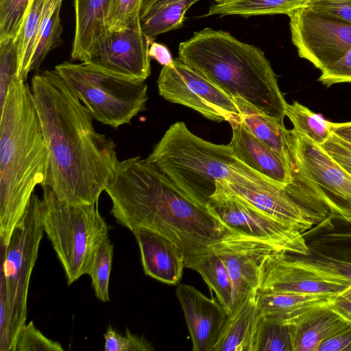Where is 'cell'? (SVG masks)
<instances>
[{"label":"cell","mask_w":351,"mask_h":351,"mask_svg":"<svg viewBox=\"0 0 351 351\" xmlns=\"http://www.w3.org/2000/svg\"><path fill=\"white\" fill-rule=\"evenodd\" d=\"M298 174L307 180L324 204L351 218V175L319 145L292 129Z\"/></svg>","instance_id":"4fadbf2b"},{"label":"cell","mask_w":351,"mask_h":351,"mask_svg":"<svg viewBox=\"0 0 351 351\" xmlns=\"http://www.w3.org/2000/svg\"><path fill=\"white\" fill-rule=\"evenodd\" d=\"M245 128L260 141L281 156L289 165L293 175L297 166L292 130L262 113L243 99L233 97Z\"/></svg>","instance_id":"603a6c76"},{"label":"cell","mask_w":351,"mask_h":351,"mask_svg":"<svg viewBox=\"0 0 351 351\" xmlns=\"http://www.w3.org/2000/svg\"><path fill=\"white\" fill-rule=\"evenodd\" d=\"M230 124L232 136L229 145L239 160L282 186L293 182V171L281 156L257 139L241 119Z\"/></svg>","instance_id":"ac0fdd59"},{"label":"cell","mask_w":351,"mask_h":351,"mask_svg":"<svg viewBox=\"0 0 351 351\" xmlns=\"http://www.w3.org/2000/svg\"><path fill=\"white\" fill-rule=\"evenodd\" d=\"M63 351L61 344L46 337L34 324H26L16 344L15 351Z\"/></svg>","instance_id":"8d00e7d4"},{"label":"cell","mask_w":351,"mask_h":351,"mask_svg":"<svg viewBox=\"0 0 351 351\" xmlns=\"http://www.w3.org/2000/svg\"><path fill=\"white\" fill-rule=\"evenodd\" d=\"M146 160L185 193L204 204H208L219 181L279 184L243 164L229 144L204 140L192 133L182 121L169 126Z\"/></svg>","instance_id":"5b68a950"},{"label":"cell","mask_w":351,"mask_h":351,"mask_svg":"<svg viewBox=\"0 0 351 351\" xmlns=\"http://www.w3.org/2000/svg\"><path fill=\"white\" fill-rule=\"evenodd\" d=\"M220 182L245 202L302 232L309 229L317 217V213L296 199L287 186Z\"/></svg>","instance_id":"9a60e30c"},{"label":"cell","mask_w":351,"mask_h":351,"mask_svg":"<svg viewBox=\"0 0 351 351\" xmlns=\"http://www.w3.org/2000/svg\"><path fill=\"white\" fill-rule=\"evenodd\" d=\"M291 40L300 57L322 71L351 49V24L300 8L289 15Z\"/></svg>","instance_id":"7c38bea8"},{"label":"cell","mask_w":351,"mask_h":351,"mask_svg":"<svg viewBox=\"0 0 351 351\" xmlns=\"http://www.w3.org/2000/svg\"><path fill=\"white\" fill-rule=\"evenodd\" d=\"M113 0H74L73 60L87 62L97 43L108 31L107 19Z\"/></svg>","instance_id":"44dd1931"},{"label":"cell","mask_w":351,"mask_h":351,"mask_svg":"<svg viewBox=\"0 0 351 351\" xmlns=\"http://www.w3.org/2000/svg\"><path fill=\"white\" fill-rule=\"evenodd\" d=\"M31 0H0V40L17 36Z\"/></svg>","instance_id":"836d02e7"},{"label":"cell","mask_w":351,"mask_h":351,"mask_svg":"<svg viewBox=\"0 0 351 351\" xmlns=\"http://www.w3.org/2000/svg\"><path fill=\"white\" fill-rule=\"evenodd\" d=\"M210 247L223 261L232 285L231 313L255 295L276 258L287 254L279 246L239 232L228 234Z\"/></svg>","instance_id":"9c48e42d"},{"label":"cell","mask_w":351,"mask_h":351,"mask_svg":"<svg viewBox=\"0 0 351 351\" xmlns=\"http://www.w3.org/2000/svg\"><path fill=\"white\" fill-rule=\"evenodd\" d=\"M30 88L48 149L41 187L69 204L97 202L119 161L115 143L95 130L90 112L55 70L35 74Z\"/></svg>","instance_id":"6da1fadb"},{"label":"cell","mask_w":351,"mask_h":351,"mask_svg":"<svg viewBox=\"0 0 351 351\" xmlns=\"http://www.w3.org/2000/svg\"><path fill=\"white\" fill-rule=\"evenodd\" d=\"M148 54L162 66H171L174 60L169 49L164 45L153 41L149 48Z\"/></svg>","instance_id":"7bdbcfd3"},{"label":"cell","mask_w":351,"mask_h":351,"mask_svg":"<svg viewBox=\"0 0 351 351\" xmlns=\"http://www.w3.org/2000/svg\"><path fill=\"white\" fill-rule=\"evenodd\" d=\"M335 295L258 291L256 302L261 313L266 320L289 325L302 313L314 306L326 304Z\"/></svg>","instance_id":"cb8c5ba5"},{"label":"cell","mask_w":351,"mask_h":351,"mask_svg":"<svg viewBox=\"0 0 351 351\" xmlns=\"http://www.w3.org/2000/svg\"><path fill=\"white\" fill-rule=\"evenodd\" d=\"M182 0H145L141 13L147 12L165 5ZM197 1L199 0H195Z\"/></svg>","instance_id":"f6af8a7d"},{"label":"cell","mask_w":351,"mask_h":351,"mask_svg":"<svg viewBox=\"0 0 351 351\" xmlns=\"http://www.w3.org/2000/svg\"><path fill=\"white\" fill-rule=\"evenodd\" d=\"M341 167L351 175V143L332 132L330 137L320 145Z\"/></svg>","instance_id":"ab89813d"},{"label":"cell","mask_w":351,"mask_h":351,"mask_svg":"<svg viewBox=\"0 0 351 351\" xmlns=\"http://www.w3.org/2000/svg\"><path fill=\"white\" fill-rule=\"evenodd\" d=\"M317 351H351V324L322 343Z\"/></svg>","instance_id":"b9f144b4"},{"label":"cell","mask_w":351,"mask_h":351,"mask_svg":"<svg viewBox=\"0 0 351 351\" xmlns=\"http://www.w3.org/2000/svg\"><path fill=\"white\" fill-rule=\"evenodd\" d=\"M197 271L207 284L211 295L213 292L217 300L231 313L232 285L226 266L221 258L210 248L191 267Z\"/></svg>","instance_id":"484cf974"},{"label":"cell","mask_w":351,"mask_h":351,"mask_svg":"<svg viewBox=\"0 0 351 351\" xmlns=\"http://www.w3.org/2000/svg\"><path fill=\"white\" fill-rule=\"evenodd\" d=\"M348 286L347 283L301 265L289 254H286L270 265L258 291L335 295Z\"/></svg>","instance_id":"e0dca14e"},{"label":"cell","mask_w":351,"mask_h":351,"mask_svg":"<svg viewBox=\"0 0 351 351\" xmlns=\"http://www.w3.org/2000/svg\"><path fill=\"white\" fill-rule=\"evenodd\" d=\"M19 56L16 38L0 40V109L11 83L18 77Z\"/></svg>","instance_id":"d6a6232c"},{"label":"cell","mask_w":351,"mask_h":351,"mask_svg":"<svg viewBox=\"0 0 351 351\" xmlns=\"http://www.w3.org/2000/svg\"><path fill=\"white\" fill-rule=\"evenodd\" d=\"M306 7L351 24V0H308Z\"/></svg>","instance_id":"74e56055"},{"label":"cell","mask_w":351,"mask_h":351,"mask_svg":"<svg viewBox=\"0 0 351 351\" xmlns=\"http://www.w3.org/2000/svg\"><path fill=\"white\" fill-rule=\"evenodd\" d=\"M257 351H293L289 326L263 319Z\"/></svg>","instance_id":"e575fe53"},{"label":"cell","mask_w":351,"mask_h":351,"mask_svg":"<svg viewBox=\"0 0 351 351\" xmlns=\"http://www.w3.org/2000/svg\"><path fill=\"white\" fill-rule=\"evenodd\" d=\"M145 0H113L107 19L108 32H121L141 25L140 15Z\"/></svg>","instance_id":"1f68e13d"},{"label":"cell","mask_w":351,"mask_h":351,"mask_svg":"<svg viewBox=\"0 0 351 351\" xmlns=\"http://www.w3.org/2000/svg\"><path fill=\"white\" fill-rule=\"evenodd\" d=\"M308 0H222L212 4L205 16H252L285 14L306 6Z\"/></svg>","instance_id":"d4e9b609"},{"label":"cell","mask_w":351,"mask_h":351,"mask_svg":"<svg viewBox=\"0 0 351 351\" xmlns=\"http://www.w3.org/2000/svg\"><path fill=\"white\" fill-rule=\"evenodd\" d=\"M176 295L183 311L193 351H213L229 316L215 298H208L194 287L178 284Z\"/></svg>","instance_id":"2e32d148"},{"label":"cell","mask_w":351,"mask_h":351,"mask_svg":"<svg viewBox=\"0 0 351 351\" xmlns=\"http://www.w3.org/2000/svg\"><path fill=\"white\" fill-rule=\"evenodd\" d=\"M0 112V243L7 247L36 186L45 181L48 149L25 81H12Z\"/></svg>","instance_id":"3957f363"},{"label":"cell","mask_w":351,"mask_h":351,"mask_svg":"<svg viewBox=\"0 0 351 351\" xmlns=\"http://www.w3.org/2000/svg\"><path fill=\"white\" fill-rule=\"evenodd\" d=\"M113 253L114 246L108 237L96 251L86 274L91 278L97 298L103 302L110 300L109 280Z\"/></svg>","instance_id":"4dcf8cb0"},{"label":"cell","mask_w":351,"mask_h":351,"mask_svg":"<svg viewBox=\"0 0 351 351\" xmlns=\"http://www.w3.org/2000/svg\"><path fill=\"white\" fill-rule=\"evenodd\" d=\"M55 71L73 91L93 119L117 128L145 110L148 86L89 62H64Z\"/></svg>","instance_id":"ba28073f"},{"label":"cell","mask_w":351,"mask_h":351,"mask_svg":"<svg viewBox=\"0 0 351 351\" xmlns=\"http://www.w3.org/2000/svg\"><path fill=\"white\" fill-rule=\"evenodd\" d=\"M195 0H182L141 13L140 23L144 34L152 41L155 38L183 25L187 10Z\"/></svg>","instance_id":"f1b7e54d"},{"label":"cell","mask_w":351,"mask_h":351,"mask_svg":"<svg viewBox=\"0 0 351 351\" xmlns=\"http://www.w3.org/2000/svg\"><path fill=\"white\" fill-rule=\"evenodd\" d=\"M138 244L145 274L168 285L179 283L185 267L178 247L164 236L145 228L132 231Z\"/></svg>","instance_id":"d6986e66"},{"label":"cell","mask_w":351,"mask_h":351,"mask_svg":"<svg viewBox=\"0 0 351 351\" xmlns=\"http://www.w3.org/2000/svg\"><path fill=\"white\" fill-rule=\"evenodd\" d=\"M350 324L326 304L314 306L289 324L293 351H317L322 343Z\"/></svg>","instance_id":"ffe728a7"},{"label":"cell","mask_w":351,"mask_h":351,"mask_svg":"<svg viewBox=\"0 0 351 351\" xmlns=\"http://www.w3.org/2000/svg\"><path fill=\"white\" fill-rule=\"evenodd\" d=\"M40 217L47 238L70 285L86 274L98 247L108 237L109 226L100 214L98 202L71 205L43 186Z\"/></svg>","instance_id":"52a82bcc"},{"label":"cell","mask_w":351,"mask_h":351,"mask_svg":"<svg viewBox=\"0 0 351 351\" xmlns=\"http://www.w3.org/2000/svg\"><path fill=\"white\" fill-rule=\"evenodd\" d=\"M326 305L351 324V285L336 294L326 303Z\"/></svg>","instance_id":"60d3db41"},{"label":"cell","mask_w":351,"mask_h":351,"mask_svg":"<svg viewBox=\"0 0 351 351\" xmlns=\"http://www.w3.org/2000/svg\"><path fill=\"white\" fill-rule=\"evenodd\" d=\"M285 115L293 123L295 131L322 145L331 135L330 122L298 101L287 104Z\"/></svg>","instance_id":"f546056e"},{"label":"cell","mask_w":351,"mask_h":351,"mask_svg":"<svg viewBox=\"0 0 351 351\" xmlns=\"http://www.w3.org/2000/svg\"><path fill=\"white\" fill-rule=\"evenodd\" d=\"M105 191L119 225L167 238L181 250L189 269L210 245L236 232L208 204L193 199L141 156L119 161Z\"/></svg>","instance_id":"7a4b0ae2"},{"label":"cell","mask_w":351,"mask_h":351,"mask_svg":"<svg viewBox=\"0 0 351 351\" xmlns=\"http://www.w3.org/2000/svg\"><path fill=\"white\" fill-rule=\"evenodd\" d=\"M330 127L333 133L351 143V121L346 123L330 122Z\"/></svg>","instance_id":"ee69618b"},{"label":"cell","mask_w":351,"mask_h":351,"mask_svg":"<svg viewBox=\"0 0 351 351\" xmlns=\"http://www.w3.org/2000/svg\"><path fill=\"white\" fill-rule=\"evenodd\" d=\"M208 205L234 231L269 241L287 254L304 256L310 254L302 232L245 202L229 191L220 181Z\"/></svg>","instance_id":"8fae6325"},{"label":"cell","mask_w":351,"mask_h":351,"mask_svg":"<svg viewBox=\"0 0 351 351\" xmlns=\"http://www.w3.org/2000/svg\"><path fill=\"white\" fill-rule=\"evenodd\" d=\"M178 58L231 96L285 125L287 103L261 49L228 32L206 27L180 43Z\"/></svg>","instance_id":"277c9868"},{"label":"cell","mask_w":351,"mask_h":351,"mask_svg":"<svg viewBox=\"0 0 351 351\" xmlns=\"http://www.w3.org/2000/svg\"><path fill=\"white\" fill-rule=\"evenodd\" d=\"M44 229L40 197L33 194L7 247H1L0 351H15L26 324L30 278Z\"/></svg>","instance_id":"8992f818"},{"label":"cell","mask_w":351,"mask_h":351,"mask_svg":"<svg viewBox=\"0 0 351 351\" xmlns=\"http://www.w3.org/2000/svg\"><path fill=\"white\" fill-rule=\"evenodd\" d=\"M319 81L327 86L337 83H351V49L338 61L324 69Z\"/></svg>","instance_id":"f35d334b"},{"label":"cell","mask_w":351,"mask_h":351,"mask_svg":"<svg viewBox=\"0 0 351 351\" xmlns=\"http://www.w3.org/2000/svg\"><path fill=\"white\" fill-rule=\"evenodd\" d=\"M63 0H46L43 16L30 65L38 70L47 55L62 43L60 10Z\"/></svg>","instance_id":"83f0119b"},{"label":"cell","mask_w":351,"mask_h":351,"mask_svg":"<svg viewBox=\"0 0 351 351\" xmlns=\"http://www.w3.org/2000/svg\"><path fill=\"white\" fill-rule=\"evenodd\" d=\"M263 319L256 294L228 316L213 351H257Z\"/></svg>","instance_id":"7402d4cb"},{"label":"cell","mask_w":351,"mask_h":351,"mask_svg":"<svg viewBox=\"0 0 351 351\" xmlns=\"http://www.w3.org/2000/svg\"><path fill=\"white\" fill-rule=\"evenodd\" d=\"M165 99L189 107L216 122L239 121L240 113L232 96L178 58L163 66L157 80Z\"/></svg>","instance_id":"30bf717a"},{"label":"cell","mask_w":351,"mask_h":351,"mask_svg":"<svg viewBox=\"0 0 351 351\" xmlns=\"http://www.w3.org/2000/svg\"><path fill=\"white\" fill-rule=\"evenodd\" d=\"M46 0H31L16 37L19 56L18 77L25 81L31 72L30 65L41 25Z\"/></svg>","instance_id":"4316f807"},{"label":"cell","mask_w":351,"mask_h":351,"mask_svg":"<svg viewBox=\"0 0 351 351\" xmlns=\"http://www.w3.org/2000/svg\"><path fill=\"white\" fill-rule=\"evenodd\" d=\"M106 351H153L154 348L143 335L138 336L126 328L125 335L108 327L104 335Z\"/></svg>","instance_id":"d590c367"},{"label":"cell","mask_w":351,"mask_h":351,"mask_svg":"<svg viewBox=\"0 0 351 351\" xmlns=\"http://www.w3.org/2000/svg\"><path fill=\"white\" fill-rule=\"evenodd\" d=\"M151 40L141 25L108 32L94 47L89 62L111 72L145 81L151 74Z\"/></svg>","instance_id":"5bb4252c"},{"label":"cell","mask_w":351,"mask_h":351,"mask_svg":"<svg viewBox=\"0 0 351 351\" xmlns=\"http://www.w3.org/2000/svg\"><path fill=\"white\" fill-rule=\"evenodd\" d=\"M215 2H219V1H221L222 0H215Z\"/></svg>","instance_id":"bcb514c9"}]
</instances>
